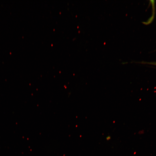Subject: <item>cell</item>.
<instances>
[{
	"label": "cell",
	"mask_w": 156,
	"mask_h": 156,
	"mask_svg": "<svg viewBox=\"0 0 156 156\" xmlns=\"http://www.w3.org/2000/svg\"><path fill=\"white\" fill-rule=\"evenodd\" d=\"M145 64H151L153 65L156 66V62H145Z\"/></svg>",
	"instance_id": "obj_1"
}]
</instances>
